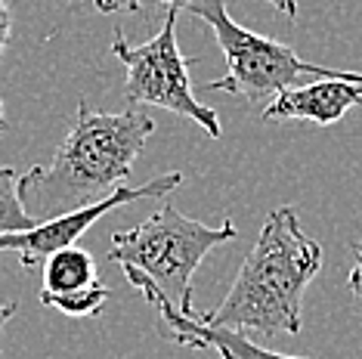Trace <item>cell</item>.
<instances>
[{
  "label": "cell",
  "mask_w": 362,
  "mask_h": 359,
  "mask_svg": "<svg viewBox=\"0 0 362 359\" xmlns=\"http://www.w3.org/2000/svg\"><path fill=\"white\" fill-rule=\"evenodd\" d=\"M238 235L235 220H223L220 226H204L199 220L186 217L170 201L149 214L139 226L121 230L112 235L109 260L118 266H134L158 285L183 316L195 313L192 276L202 260L217 245H226Z\"/></svg>",
  "instance_id": "3957f363"
},
{
  "label": "cell",
  "mask_w": 362,
  "mask_h": 359,
  "mask_svg": "<svg viewBox=\"0 0 362 359\" xmlns=\"http://www.w3.org/2000/svg\"><path fill=\"white\" fill-rule=\"evenodd\" d=\"M112 298V291L105 285H90V288L71 291V295H40V304L53 307L65 316H75V319H90V316H100L105 300Z\"/></svg>",
  "instance_id": "30bf717a"
},
{
  "label": "cell",
  "mask_w": 362,
  "mask_h": 359,
  "mask_svg": "<svg viewBox=\"0 0 362 359\" xmlns=\"http://www.w3.org/2000/svg\"><path fill=\"white\" fill-rule=\"evenodd\" d=\"M100 282V266L87 248L69 245V248L53 251L44 260V288L40 295H71V291L90 288Z\"/></svg>",
  "instance_id": "9c48e42d"
},
{
  "label": "cell",
  "mask_w": 362,
  "mask_h": 359,
  "mask_svg": "<svg viewBox=\"0 0 362 359\" xmlns=\"http://www.w3.org/2000/svg\"><path fill=\"white\" fill-rule=\"evenodd\" d=\"M195 19L208 22L220 50L226 56V75L217 81H208L204 90L214 93H233L248 102H263L276 96L279 90L300 84L303 75L310 78H353L362 81L359 71H341V69H322V65L303 62L288 44L269 40L263 35L242 28L229 16L226 0H192L186 6Z\"/></svg>",
  "instance_id": "277c9868"
},
{
  "label": "cell",
  "mask_w": 362,
  "mask_h": 359,
  "mask_svg": "<svg viewBox=\"0 0 362 359\" xmlns=\"http://www.w3.org/2000/svg\"><path fill=\"white\" fill-rule=\"evenodd\" d=\"M180 183H183V174H180V170H170V174H161L143 186H118V189L112 195H105L103 201H93V205L78 208V211H71V214H62V217H53V220H40V223H35L31 230L0 235V251H16L22 266L35 269V266L44 264L53 251L75 245L81 235H84L96 220H103L105 214H112V211H118L124 205H134L139 199H164V195L174 192Z\"/></svg>",
  "instance_id": "8992f818"
},
{
  "label": "cell",
  "mask_w": 362,
  "mask_h": 359,
  "mask_svg": "<svg viewBox=\"0 0 362 359\" xmlns=\"http://www.w3.org/2000/svg\"><path fill=\"white\" fill-rule=\"evenodd\" d=\"M16 310H19V304H16V300H4V304H0V331H4L6 322H10L13 316H16Z\"/></svg>",
  "instance_id": "9a60e30c"
},
{
  "label": "cell",
  "mask_w": 362,
  "mask_h": 359,
  "mask_svg": "<svg viewBox=\"0 0 362 359\" xmlns=\"http://www.w3.org/2000/svg\"><path fill=\"white\" fill-rule=\"evenodd\" d=\"M362 102V81L353 78H313L310 84L279 90L263 109V121H313L337 124Z\"/></svg>",
  "instance_id": "ba28073f"
},
{
  "label": "cell",
  "mask_w": 362,
  "mask_h": 359,
  "mask_svg": "<svg viewBox=\"0 0 362 359\" xmlns=\"http://www.w3.org/2000/svg\"><path fill=\"white\" fill-rule=\"evenodd\" d=\"M143 4H149V0H93V6L100 13H130ZM158 4H168V10L183 13L192 0H158ZM267 4H273L279 13L288 16V19H298V0H267Z\"/></svg>",
  "instance_id": "7c38bea8"
},
{
  "label": "cell",
  "mask_w": 362,
  "mask_h": 359,
  "mask_svg": "<svg viewBox=\"0 0 362 359\" xmlns=\"http://www.w3.org/2000/svg\"><path fill=\"white\" fill-rule=\"evenodd\" d=\"M152 134L155 121L146 112H93L81 100L75 127L56 149L50 165L31 167L25 177H19L25 214L40 223L103 201L127 183Z\"/></svg>",
  "instance_id": "6da1fadb"
},
{
  "label": "cell",
  "mask_w": 362,
  "mask_h": 359,
  "mask_svg": "<svg viewBox=\"0 0 362 359\" xmlns=\"http://www.w3.org/2000/svg\"><path fill=\"white\" fill-rule=\"evenodd\" d=\"M35 220L25 214L19 199V174L13 167L0 165V235L31 230Z\"/></svg>",
  "instance_id": "8fae6325"
},
{
  "label": "cell",
  "mask_w": 362,
  "mask_h": 359,
  "mask_svg": "<svg viewBox=\"0 0 362 359\" xmlns=\"http://www.w3.org/2000/svg\"><path fill=\"white\" fill-rule=\"evenodd\" d=\"M177 10H168L161 31L139 47L127 44L124 31H115L112 53L127 71L124 93L134 105H158V109L195 121L211 140H217L220 118L214 109L195 100L192 81H189V59L177 47Z\"/></svg>",
  "instance_id": "5b68a950"
},
{
  "label": "cell",
  "mask_w": 362,
  "mask_h": 359,
  "mask_svg": "<svg viewBox=\"0 0 362 359\" xmlns=\"http://www.w3.org/2000/svg\"><path fill=\"white\" fill-rule=\"evenodd\" d=\"M322 269V245L300 230L294 208H273L217 310L202 322L254 334H298L303 291Z\"/></svg>",
  "instance_id": "7a4b0ae2"
},
{
  "label": "cell",
  "mask_w": 362,
  "mask_h": 359,
  "mask_svg": "<svg viewBox=\"0 0 362 359\" xmlns=\"http://www.w3.org/2000/svg\"><path fill=\"white\" fill-rule=\"evenodd\" d=\"M6 40H10V10H6V0H0V56H4ZM0 130H6V121H4V102H0Z\"/></svg>",
  "instance_id": "5bb4252c"
},
{
  "label": "cell",
  "mask_w": 362,
  "mask_h": 359,
  "mask_svg": "<svg viewBox=\"0 0 362 359\" xmlns=\"http://www.w3.org/2000/svg\"><path fill=\"white\" fill-rule=\"evenodd\" d=\"M124 276L139 295L146 298V304L155 307L158 322H161V334L180 347L214 350V353H220V359H307V356H288V353L267 350V347L254 344L245 331L223 329V325H208V322H202L199 316H183L174 307V300L164 295V291H158V285H155L149 276H143L134 266H124Z\"/></svg>",
  "instance_id": "52a82bcc"
},
{
  "label": "cell",
  "mask_w": 362,
  "mask_h": 359,
  "mask_svg": "<svg viewBox=\"0 0 362 359\" xmlns=\"http://www.w3.org/2000/svg\"><path fill=\"white\" fill-rule=\"evenodd\" d=\"M350 254H353V266H350L347 285H350V291H353V295H359V298H362V242L353 245V248H350Z\"/></svg>",
  "instance_id": "4fadbf2b"
}]
</instances>
